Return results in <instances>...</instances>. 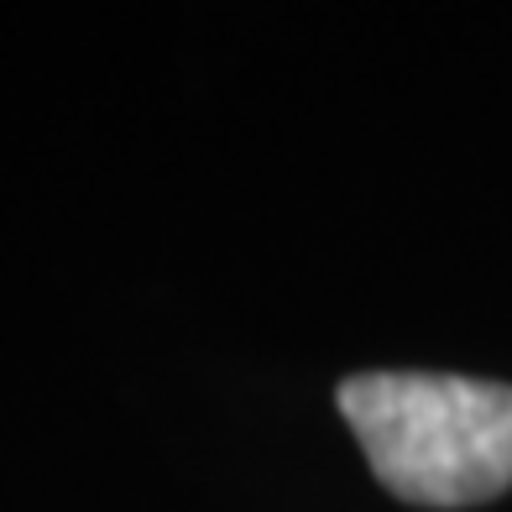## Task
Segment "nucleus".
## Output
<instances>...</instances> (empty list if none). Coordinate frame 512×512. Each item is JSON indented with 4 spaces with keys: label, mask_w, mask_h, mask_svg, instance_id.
Listing matches in <instances>:
<instances>
[{
    "label": "nucleus",
    "mask_w": 512,
    "mask_h": 512,
    "mask_svg": "<svg viewBox=\"0 0 512 512\" xmlns=\"http://www.w3.org/2000/svg\"><path fill=\"white\" fill-rule=\"evenodd\" d=\"M335 403L366 465L413 507H476L512 486V387L439 371H361Z\"/></svg>",
    "instance_id": "nucleus-1"
}]
</instances>
